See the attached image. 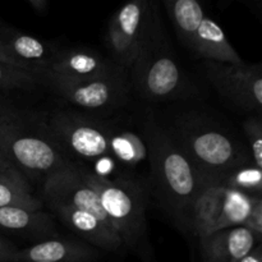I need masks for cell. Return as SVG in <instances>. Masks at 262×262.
<instances>
[{"label": "cell", "instance_id": "6da1fadb", "mask_svg": "<svg viewBox=\"0 0 262 262\" xmlns=\"http://www.w3.org/2000/svg\"><path fill=\"white\" fill-rule=\"evenodd\" d=\"M146 142L158 194L168 211L188 228L192 205L204 179L176 137L156 123H147Z\"/></svg>", "mask_w": 262, "mask_h": 262}, {"label": "cell", "instance_id": "7a4b0ae2", "mask_svg": "<svg viewBox=\"0 0 262 262\" xmlns=\"http://www.w3.org/2000/svg\"><path fill=\"white\" fill-rule=\"evenodd\" d=\"M130 69L138 94L150 101L174 99L181 96L186 89L183 72L166 41L156 0L142 45Z\"/></svg>", "mask_w": 262, "mask_h": 262}, {"label": "cell", "instance_id": "3957f363", "mask_svg": "<svg viewBox=\"0 0 262 262\" xmlns=\"http://www.w3.org/2000/svg\"><path fill=\"white\" fill-rule=\"evenodd\" d=\"M202 178L222 179L233 169L252 161L250 151L227 132L200 118L178 123L171 133Z\"/></svg>", "mask_w": 262, "mask_h": 262}, {"label": "cell", "instance_id": "277c9868", "mask_svg": "<svg viewBox=\"0 0 262 262\" xmlns=\"http://www.w3.org/2000/svg\"><path fill=\"white\" fill-rule=\"evenodd\" d=\"M82 178L94 188L105 214L122 239L123 246L142 251L147 247L145 194L136 183L109 179L78 168Z\"/></svg>", "mask_w": 262, "mask_h": 262}, {"label": "cell", "instance_id": "5b68a950", "mask_svg": "<svg viewBox=\"0 0 262 262\" xmlns=\"http://www.w3.org/2000/svg\"><path fill=\"white\" fill-rule=\"evenodd\" d=\"M202 179L192 205L188 229L200 238L228 228L245 227L255 205L262 199L230 188L220 179Z\"/></svg>", "mask_w": 262, "mask_h": 262}, {"label": "cell", "instance_id": "8992f818", "mask_svg": "<svg viewBox=\"0 0 262 262\" xmlns=\"http://www.w3.org/2000/svg\"><path fill=\"white\" fill-rule=\"evenodd\" d=\"M0 154L20 173L45 178L71 164L51 138L25 129L17 115L0 120Z\"/></svg>", "mask_w": 262, "mask_h": 262}, {"label": "cell", "instance_id": "52a82bcc", "mask_svg": "<svg viewBox=\"0 0 262 262\" xmlns=\"http://www.w3.org/2000/svg\"><path fill=\"white\" fill-rule=\"evenodd\" d=\"M48 130L61 151H69L84 160L109 156L110 129L91 118L58 113L49 120Z\"/></svg>", "mask_w": 262, "mask_h": 262}, {"label": "cell", "instance_id": "ba28073f", "mask_svg": "<svg viewBox=\"0 0 262 262\" xmlns=\"http://www.w3.org/2000/svg\"><path fill=\"white\" fill-rule=\"evenodd\" d=\"M209 81L227 101L246 112H261V66L205 61Z\"/></svg>", "mask_w": 262, "mask_h": 262}, {"label": "cell", "instance_id": "9c48e42d", "mask_svg": "<svg viewBox=\"0 0 262 262\" xmlns=\"http://www.w3.org/2000/svg\"><path fill=\"white\" fill-rule=\"evenodd\" d=\"M154 3L155 0H128L110 20L106 46L125 68H132L137 58Z\"/></svg>", "mask_w": 262, "mask_h": 262}, {"label": "cell", "instance_id": "30bf717a", "mask_svg": "<svg viewBox=\"0 0 262 262\" xmlns=\"http://www.w3.org/2000/svg\"><path fill=\"white\" fill-rule=\"evenodd\" d=\"M43 197L48 204L56 202L90 212L101 220L105 225L113 228L109 217L100 204L96 192L82 178L78 166L68 164L46 177L43 182Z\"/></svg>", "mask_w": 262, "mask_h": 262}, {"label": "cell", "instance_id": "8fae6325", "mask_svg": "<svg viewBox=\"0 0 262 262\" xmlns=\"http://www.w3.org/2000/svg\"><path fill=\"white\" fill-rule=\"evenodd\" d=\"M51 89L76 106L86 110L114 109L127 95L124 79L115 72L99 78L73 83H54Z\"/></svg>", "mask_w": 262, "mask_h": 262}, {"label": "cell", "instance_id": "7c38bea8", "mask_svg": "<svg viewBox=\"0 0 262 262\" xmlns=\"http://www.w3.org/2000/svg\"><path fill=\"white\" fill-rule=\"evenodd\" d=\"M112 67L100 54L91 50L56 51L40 78L48 84L73 83L99 78L113 73Z\"/></svg>", "mask_w": 262, "mask_h": 262}, {"label": "cell", "instance_id": "4fadbf2b", "mask_svg": "<svg viewBox=\"0 0 262 262\" xmlns=\"http://www.w3.org/2000/svg\"><path fill=\"white\" fill-rule=\"evenodd\" d=\"M0 45L9 58L25 71L40 78L56 51L40 38L33 37L0 20Z\"/></svg>", "mask_w": 262, "mask_h": 262}, {"label": "cell", "instance_id": "5bb4252c", "mask_svg": "<svg viewBox=\"0 0 262 262\" xmlns=\"http://www.w3.org/2000/svg\"><path fill=\"white\" fill-rule=\"evenodd\" d=\"M261 237L245 227H234L200 237L202 262H233L260 245Z\"/></svg>", "mask_w": 262, "mask_h": 262}, {"label": "cell", "instance_id": "9a60e30c", "mask_svg": "<svg viewBox=\"0 0 262 262\" xmlns=\"http://www.w3.org/2000/svg\"><path fill=\"white\" fill-rule=\"evenodd\" d=\"M49 206L72 232L83 238L90 245L106 251H117L123 246L118 233L105 225L95 215L56 202H49Z\"/></svg>", "mask_w": 262, "mask_h": 262}, {"label": "cell", "instance_id": "2e32d148", "mask_svg": "<svg viewBox=\"0 0 262 262\" xmlns=\"http://www.w3.org/2000/svg\"><path fill=\"white\" fill-rule=\"evenodd\" d=\"M188 46L206 61L230 64L243 63L232 43L228 41L222 27L206 15L200 23Z\"/></svg>", "mask_w": 262, "mask_h": 262}, {"label": "cell", "instance_id": "e0dca14e", "mask_svg": "<svg viewBox=\"0 0 262 262\" xmlns=\"http://www.w3.org/2000/svg\"><path fill=\"white\" fill-rule=\"evenodd\" d=\"M96 256V251L83 243L46 239L19 250L17 262H89Z\"/></svg>", "mask_w": 262, "mask_h": 262}, {"label": "cell", "instance_id": "ac0fdd59", "mask_svg": "<svg viewBox=\"0 0 262 262\" xmlns=\"http://www.w3.org/2000/svg\"><path fill=\"white\" fill-rule=\"evenodd\" d=\"M0 229L31 237H48L53 234L54 224L42 210L0 207Z\"/></svg>", "mask_w": 262, "mask_h": 262}, {"label": "cell", "instance_id": "d6986e66", "mask_svg": "<svg viewBox=\"0 0 262 262\" xmlns=\"http://www.w3.org/2000/svg\"><path fill=\"white\" fill-rule=\"evenodd\" d=\"M109 156L125 165H138L148 159L147 142L135 132L110 130Z\"/></svg>", "mask_w": 262, "mask_h": 262}, {"label": "cell", "instance_id": "ffe728a7", "mask_svg": "<svg viewBox=\"0 0 262 262\" xmlns=\"http://www.w3.org/2000/svg\"><path fill=\"white\" fill-rule=\"evenodd\" d=\"M177 33L187 46L205 18L199 0H165Z\"/></svg>", "mask_w": 262, "mask_h": 262}, {"label": "cell", "instance_id": "44dd1931", "mask_svg": "<svg viewBox=\"0 0 262 262\" xmlns=\"http://www.w3.org/2000/svg\"><path fill=\"white\" fill-rule=\"evenodd\" d=\"M220 181L230 188H234L251 197L261 199L262 194V169L253 161L233 169Z\"/></svg>", "mask_w": 262, "mask_h": 262}, {"label": "cell", "instance_id": "7402d4cb", "mask_svg": "<svg viewBox=\"0 0 262 262\" xmlns=\"http://www.w3.org/2000/svg\"><path fill=\"white\" fill-rule=\"evenodd\" d=\"M0 207H25L41 210L42 204L30 191L27 183L0 182Z\"/></svg>", "mask_w": 262, "mask_h": 262}, {"label": "cell", "instance_id": "603a6c76", "mask_svg": "<svg viewBox=\"0 0 262 262\" xmlns=\"http://www.w3.org/2000/svg\"><path fill=\"white\" fill-rule=\"evenodd\" d=\"M40 81L32 72L0 61V90L31 89Z\"/></svg>", "mask_w": 262, "mask_h": 262}, {"label": "cell", "instance_id": "cb8c5ba5", "mask_svg": "<svg viewBox=\"0 0 262 262\" xmlns=\"http://www.w3.org/2000/svg\"><path fill=\"white\" fill-rule=\"evenodd\" d=\"M253 164L262 169V124L260 118H250L243 124Z\"/></svg>", "mask_w": 262, "mask_h": 262}, {"label": "cell", "instance_id": "d4e9b609", "mask_svg": "<svg viewBox=\"0 0 262 262\" xmlns=\"http://www.w3.org/2000/svg\"><path fill=\"white\" fill-rule=\"evenodd\" d=\"M0 182L12 183H27L23 174L0 154Z\"/></svg>", "mask_w": 262, "mask_h": 262}, {"label": "cell", "instance_id": "484cf974", "mask_svg": "<svg viewBox=\"0 0 262 262\" xmlns=\"http://www.w3.org/2000/svg\"><path fill=\"white\" fill-rule=\"evenodd\" d=\"M245 228L250 229L251 232L255 233L256 235L261 237L262 234V200L257 201V204L253 207L252 212L248 216L247 222H246Z\"/></svg>", "mask_w": 262, "mask_h": 262}, {"label": "cell", "instance_id": "4316f807", "mask_svg": "<svg viewBox=\"0 0 262 262\" xmlns=\"http://www.w3.org/2000/svg\"><path fill=\"white\" fill-rule=\"evenodd\" d=\"M18 250L12 242L0 237V262H17Z\"/></svg>", "mask_w": 262, "mask_h": 262}, {"label": "cell", "instance_id": "83f0119b", "mask_svg": "<svg viewBox=\"0 0 262 262\" xmlns=\"http://www.w3.org/2000/svg\"><path fill=\"white\" fill-rule=\"evenodd\" d=\"M233 262H262V252H261V246H256L250 253L243 256L239 260H235Z\"/></svg>", "mask_w": 262, "mask_h": 262}, {"label": "cell", "instance_id": "f1b7e54d", "mask_svg": "<svg viewBox=\"0 0 262 262\" xmlns=\"http://www.w3.org/2000/svg\"><path fill=\"white\" fill-rule=\"evenodd\" d=\"M4 101L5 100H3L2 97H0V120L5 119V118L15 117V115H17Z\"/></svg>", "mask_w": 262, "mask_h": 262}, {"label": "cell", "instance_id": "f546056e", "mask_svg": "<svg viewBox=\"0 0 262 262\" xmlns=\"http://www.w3.org/2000/svg\"><path fill=\"white\" fill-rule=\"evenodd\" d=\"M27 2L38 12H43L48 5V0H27Z\"/></svg>", "mask_w": 262, "mask_h": 262}, {"label": "cell", "instance_id": "4dcf8cb0", "mask_svg": "<svg viewBox=\"0 0 262 262\" xmlns=\"http://www.w3.org/2000/svg\"><path fill=\"white\" fill-rule=\"evenodd\" d=\"M0 61H4V63H7V64H10V66L18 67L17 64H15L14 61H13L12 59L9 58V55H8V54L5 53V50H4V49L2 48V45H0ZM18 68H19V67H18Z\"/></svg>", "mask_w": 262, "mask_h": 262}]
</instances>
